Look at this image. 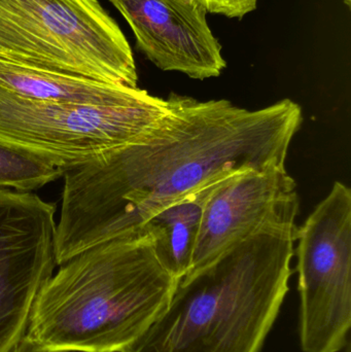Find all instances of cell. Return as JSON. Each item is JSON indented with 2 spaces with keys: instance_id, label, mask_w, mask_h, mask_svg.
<instances>
[{
  "instance_id": "cell-8",
  "label": "cell",
  "mask_w": 351,
  "mask_h": 352,
  "mask_svg": "<svg viewBox=\"0 0 351 352\" xmlns=\"http://www.w3.org/2000/svg\"><path fill=\"white\" fill-rule=\"evenodd\" d=\"M109 1L131 27L136 47L161 70L205 80L227 67L207 12L197 0Z\"/></svg>"
},
{
  "instance_id": "cell-10",
  "label": "cell",
  "mask_w": 351,
  "mask_h": 352,
  "mask_svg": "<svg viewBox=\"0 0 351 352\" xmlns=\"http://www.w3.org/2000/svg\"><path fill=\"white\" fill-rule=\"evenodd\" d=\"M0 88L26 98L78 104H125L148 94L139 88L105 84L0 59Z\"/></svg>"
},
{
  "instance_id": "cell-4",
  "label": "cell",
  "mask_w": 351,
  "mask_h": 352,
  "mask_svg": "<svg viewBox=\"0 0 351 352\" xmlns=\"http://www.w3.org/2000/svg\"><path fill=\"white\" fill-rule=\"evenodd\" d=\"M0 59L138 88L131 47L99 0H0Z\"/></svg>"
},
{
  "instance_id": "cell-6",
  "label": "cell",
  "mask_w": 351,
  "mask_h": 352,
  "mask_svg": "<svg viewBox=\"0 0 351 352\" xmlns=\"http://www.w3.org/2000/svg\"><path fill=\"white\" fill-rule=\"evenodd\" d=\"M299 338L304 352H339L351 327V190L335 182L297 227Z\"/></svg>"
},
{
  "instance_id": "cell-12",
  "label": "cell",
  "mask_w": 351,
  "mask_h": 352,
  "mask_svg": "<svg viewBox=\"0 0 351 352\" xmlns=\"http://www.w3.org/2000/svg\"><path fill=\"white\" fill-rule=\"evenodd\" d=\"M63 175L47 159L0 142V188L33 192Z\"/></svg>"
},
{
  "instance_id": "cell-9",
  "label": "cell",
  "mask_w": 351,
  "mask_h": 352,
  "mask_svg": "<svg viewBox=\"0 0 351 352\" xmlns=\"http://www.w3.org/2000/svg\"><path fill=\"white\" fill-rule=\"evenodd\" d=\"M296 194V182L286 167L247 171L218 182L202 209L187 274L249 239Z\"/></svg>"
},
{
  "instance_id": "cell-3",
  "label": "cell",
  "mask_w": 351,
  "mask_h": 352,
  "mask_svg": "<svg viewBox=\"0 0 351 352\" xmlns=\"http://www.w3.org/2000/svg\"><path fill=\"white\" fill-rule=\"evenodd\" d=\"M177 283L148 230L99 244L41 287L26 336L49 352H122L164 311Z\"/></svg>"
},
{
  "instance_id": "cell-2",
  "label": "cell",
  "mask_w": 351,
  "mask_h": 352,
  "mask_svg": "<svg viewBox=\"0 0 351 352\" xmlns=\"http://www.w3.org/2000/svg\"><path fill=\"white\" fill-rule=\"evenodd\" d=\"M291 197L249 239L179 279L168 305L122 352H260L288 294L299 212Z\"/></svg>"
},
{
  "instance_id": "cell-7",
  "label": "cell",
  "mask_w": 351,
  "mask_h": 352,
  "mask_svg": "<svg viewBox=\"0 0 351 352\" xmlns=\"http://www.w3.org/2000/svg\"><path fill=\"white\" fill-rule=\"evenodd\" d=\"M56 204L0 188V352L26 335L33 304L56 262Z\"/></svg>"
},
{
  "instance_id": "cell-14",
  "label": "cell",
  "mask_w": 351,
  "mask_h": 352,
  "mask_svg": "<svg viewBox=\"0 0 351 352\" xmlns=\"http://www.w3.org/2000/svg\"><path fill=\"white\" fill-rule=\"evenodd\" d=\"M12 352H49L45 351V349H41L38 345L35 344L32 340L28 338V337L25 335L22 339H21L20 342L16 345L14 349H12Z\"/></svg>"
},
{
  "instance_id": "cell-13",
  "label": "cell",
  "mask_w": 351,
  "mask_h": 352,
  "mask_svg": "<svg viewBox=\"0 0 351 352\" xmlns=\"http://www.w3.org/2000/svg\"><path fill=\"white\" fill-rule=\"evenodd\" d=\"M206 12L241 19L257 8V0H197Z\"/></svg>"
},
{
  "instance_id": "cell-11",
  "label": "cell",
  "mask_w": 351,
  "mask_h": 352,
  "mask_svg": "<svg viewBox=\"0 0 351 352\" xmlns=\"http://www.w3.org/2000/svg\"><path fill=\"white\" fill-rule=\"evenodd\" d=\"M225 178L179 199L155 215L144 227L156 238L157 250L163 264L179 280L189 271L194 240L206 199Z\"/></svg>"
},
{
  "instance_id": "cell-5",
  "label": "cell",
  "mask_w": 351,
  "mask_h": 352,
  "mask_svg": "<svg viewBox=\"0 0 351 352\" xmlns=\"http://www.w3.org/2000/svg\"><path fill=\"white\" fill-rule=\"evenodd\" d=\"M169 109L148 93L125 104L26 98L0 88V142L51 161L63 173L133 142Z\"/></svg>"
},
{
  "instance_id": "cell-1",
  "label": "cell",
  "mask_w": 351,
  "mask_h": 352,
  "mask_svg": "<svg viewBox=\"0 0 351 352\" xmlns=\"http://www.w3.org/2000/svg\"><path fill=\"white\" fill-rule=\"evenodd\" d=\"M150 129L64 173L56 262L135 235L190 192L228 176L286 167L302 127L291 99L247 109L226 99L199 101L171 93Z\"/></svg>"
}]
</instances>
